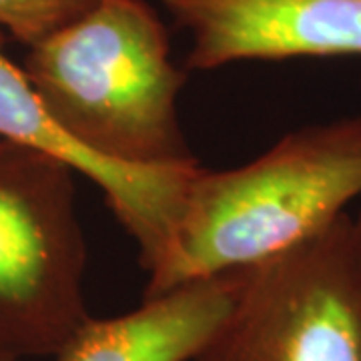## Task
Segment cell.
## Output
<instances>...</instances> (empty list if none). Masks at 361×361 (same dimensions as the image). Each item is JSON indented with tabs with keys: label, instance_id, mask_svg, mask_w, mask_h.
Listing matches in <instances>:
<instances>
[{
	"label": "cell",
	"instance_id": "cell-6",
	"mask_svg": "<svg viewBox=\"0 0 361 361\" xmlns=\"http://www.w3.org/2000/svg\"><path fill=\"white\" fill-rule=\"evenodd\" d=\"M189 30L185 71L361 56V0H163Z\"/></svg>",
	"mask_w": 361,
	"mask_h": 361
},
{
	"label": "cell",
	"instance_id": "cell-7",
	"mask_svg": "<svg viewBox=\"0 0 361 361\" xmlns=\"http://www.w3.org/2000/svg\"><path fill=\"white\" fill-rule=\"evenodd\" d=\"M245 271L142 297L137 310L116 317L90 315L52 361H193L229 317Z\"/></svg>",
	"mask_w": 361,
	"mask_h": 361
},
{
	"label": "cell",
	"instance_id": "cell-5",
	"mask_svg": "<svg viewBox=\"0 0 361 361\" xmlns=\"http://www.w3.org/2000/svg\"><path fill=\"white\" fill-rule=\"evenodd\" d=\"M0 32V139L28 147L94 183L106 207L139 247L145 271L163 255L187 180L197 167L139 169L92 153L56 123L32 90L23 66L4 54Z\"/></svg>",
	"mask_w": 361,
	"mask_h": 361
},
{
	"label": "cell",
	"instance_id": "cell-8",
	"mask_svg": "<svg viewBox=\"0 0 361 361\" xmlns=\"http://www.w3.org/2000/svg\"><path fill=\"white\" fill-rule=\"evenodd\" d=\"M97 0H0V32L25 47L77 20Z\"/></svg>",
	"mask_w": 361,
	"mask_h": 361
},
{
	"label": "cell",
	"instance_id": "cell-9",
	"mask_svg": "<svg viewBox=\"0 0 361 361\" xmlns=\"http://www.w3.org/2000/svg\"><path fill=\"white\" fill-rule=\"evenodd\" d=\"M0 361H11V360H0Z\"/></svg>",
	"mask_w": 361,
	"mask_h": 361
},
{
	"label": "cell",
	"instance_id": "cell-2",
	"mask_svg": "<svg viewBox=\"0 0 361 361\" xmlns=\"http://www.w3.org/2000/svg\"><path fill=\"white\" fill-rule=\"evenodd\" d=\"M23 73L92 153L139 169L199 165L177 113L187 71L175 66L167 28L145 0H97L28 47Z\"/></svg>",
	"mask_w": 361,
	"mask_h": 361
},
{
	"label": "cell",
	"instance_id": "cell-3",
	"mask_svg": "<svg viewBox=\"0 0 361 361\" xmlns=\"http://www.w3.org/2000/svg\"><path fill=\"white\" fill-rule=\"evenodd\" d=\"M75 173L0 139V360L52 357L90 317Z\"/></svg>",
	"mask_w": 361,
	"mask_h": 361
},
{
	"label": "cell",
	"instance_id": "cell-1",
	"mask_svg": "<svg viewBox=\"0 0 361 361\" xmlns=\"http://www.w3.org/2000/svg\"><path fill=\"white\" fill-rule=\"evenodd\" d=\"M360 197L361 116L289 133L243 167H199L142 297L257 267L329 227Z\"/></svg>",
	"mask_w": 361,
	"mask_h": 361
},
{
	"label": "cell",
	"instance_id": "cell-4",
	"mask_svg": "<svg viewBox=\"0 0 361 361\" xmlns=\"http://www.w3.org/2000/svg\"><path fill=\"white\" fill-rule=\"evenodd\" d=\"M193 361H361V207L247 269Z\"/></svg>",
	"mask_w": 361,
	"mask_h": 361
}]
</instances>
